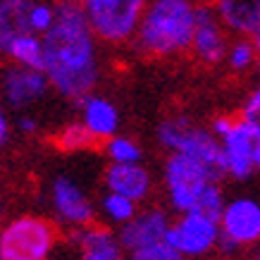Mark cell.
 Segmentation results:
<instances>
[{"label": "cell", "instance_id": "1", "mask_svg": "<svg viewBox=\"0 0 260 260\" xmlns=\"http://www.w3.org/2000/svg\"><path fill=\"white\" fill-rule=\"evenodd\" d=\"M41 70L57 98L74 103L98 86L103 77L101 41L77 0H55V19L41 34Z\"/></svg>", "mask_w": 260, "mask_h": 260}, {"label": "cell", "instance_id": "2", "mask_svg": "<svg viewBox=\"0 0 260 260\" xmlns=\"http://www.w3.org/2000/svg\"><path fill=\"white\" fill-rule=\"evenodd\" d=\"M198 0H146L132 46L146 57H177L189 53Z\"/></svg>", "mask_w": 260, "mask_h": 260}, {"label": "cell", "instance_id": "3", "mask_svg": "<svg viewBox=\"0 0 260 260\" xmlns=\"http://www.w3.org/2000/svg\"><path fill=\"white\" fill-rule=\"evenodd\" d=\"M222 179L224 177L217 170L184 153H167V160L162 165L165 196L177 215L186 210H205L210 215H220L224 203Z\"/></svg>", "mask_w": 260, "mask_h": 260}, {"label": "cell", "instance_id": "4", "mask_svg": "<svg viewBox=\"0 0 260 260\" xmlns=\"http://www.w3.org/2000/svg\"><path fill=\"white\" fill-rule=\"evenodd\" d=\"M170 213L160 205H146L117 229L122 251L134 260H181L179 253L167 241Z\"/></svg>", "mask_w": 260, "mask_h": 260}, {"label": "cell", "instance_id": "5", "mask_svg": "<svg viewBox=\"0 0 260 260\" xmlns=\"http://www.w3.org/2000/svg\"><path fill=\"white\" fill-rule=\"evenodd\" d=\"M57 224L43 215L0 222V260H46L57 246Z\"/></svg>", "mask_w": 260, "mask_h": 260}, {"label": "cell", "instance_id": "6", "mask_svg": "<svg viewBox=\"0 0 260 260\" xmlns=\"http://www.w3.org/2000/svg\"><path fill=\"white\" fill-rule=\"evenodd\" d=\"M220 141L222 177L246 184L258 174L260 167V122L234 117L232 126L217 139Z\"/></svg>", "mask_w": 260, "mask_h": 260}, {"label": "cell", "instance_id": "7", "mask_svg": "<svg viewBox=\"0 0 260 260\" xmlns=\"http://www.w3.org/2000/svg\"><path fill=\"white\" fill-rule=\"evenodd\" d=\"M95 39L105 46H126L136 31L146 0H77Z\"/></svg>", "mask_w": 260, "mask_h": 260}, {"label": "cell", "instance_id": "8", "mask_svg": "<svg viewBox=\"0 0 260 260\" xmlns=\"http://www.w3.org/2000/svg\"><path fill=\"white\" fill-rule=\"evenodd\" d=\"M155 139H158L160 148H165L167 153H184L222 174L220 141L215 139V134L208 126L193 124L186 115H172V117L160 119Z\"/></svg>", "mask_w": 260, "mask_h": 260}, {"label": "cell", "instance_id": "9", "mask_svg": "<svg viewBox=\"0 0 260 260\" xmlns=\"http://www.w3.org/2000/svg\"><path fill=\"white\" fill-rule=\"evenodd\" d=\"M50 220L57 227L77 229L95 220V201L86 184L72 172H57L48 184Z\"/></svg>", "mask_w": 260, "mask_h": 260}, {"label": "cell", "instance_id": "10", "mask_svg": "<svg viewBox=\"0 0 260 260\" xmlns=\"http://www.w3.org/2000/svg\"><path fill=\"white\" fill-rule=\"evenodd\" d=\"M220 224V244L217 251L234 255L251 248L260 241V203L253 196H237L222 203L217 215Z\"/></svg>", "mask_w": 260, "mask_h": 260}, {"label": "cell", "instance_id": "11", "mask_svg": "<svg viewBox=\"0 0 260 260\" xmlns=\"http://www.w3.org/2000/svg\"><path fill=\"white\" fill-rule=\"evenodd\" d=\"M167 241L179 253V258H205L217 251L220 224L217 215L205 210H186L170 222Z\"/></svg>", "mask_w": 260, "mask_h": 260}, {"label": "cell", "instance_id": "12", "mask_svg": "<svg viewBox=\"0 0 260 260\" xmlns=\"http://www.w3.org/2000/svg\"><path fill=\"white\" fill-rule=\"evenodd\" d=\"M50 93V84L41 67H26L17 62L0 67V101L10 112L36 110Z\"/></svg>", "mask_w": 260, "mask_h": 260}, {"label": "cell", "instance_id": "13", "mask_svg": "<svg viewBox=\"0 0 260 260\" xmlns=\"http://www.w3.org/2000/svg\"><path fill=\"white\" fill-rule=\"evenodd\" d=\"M229 43V31L224 29L222 19L215 12L213 3L198 0L196 19H193V31H191L189 53L201 64L217 67L224 62V50Z\"/></svg>", "mask_w": 260, "mask_h": 260}, {"label": "cell", "instance_id": "14", "mask_svg": "<svg viewBox=\"0 0 260 260\" xmlns=\"http://www.w3.org/2000/svg\"><path fill=\"white\" fill-rule=\"evenodd\" d=\"M77 122L88 132V136L95 143H103L110 139L112 134L119 132V110L110 95L98 93V91H88L81 98H77Z\"/></svg>", "mask_w": 260, "mask_h": 260}, {"label": "cell", "instance_id": "15", "mask_svg": "<svg viewBox=\"0 0 260 260\" xmlns=\"http://www.w3.org/2000/svg\"><path fill=\"white\" fill-rule=\"evenodd\" d=\"M70 246L84 260H119L124 255L117 229L95 220L84 227L70 229Z\"/></svg>", "mask_w": 260, "mask_h": 260}, {"label": "cell", "instance_id": "16", "mask_svg": "<svg viewBox=\"0 0 260 260\" xmlns=\"http://www.w3.org/2000/svg\"><path fill=\"white\" fill-rule=\"evenodd\" d=\"M103 184L141 205L153 193V172L143 162H110L103 172Z\"/></svg>", "mask_w": 260, "mask_h": 260}, {"label": "cell", "instance_id": "17", "mask_svg": "<svg viewBox=\"0 0 260 260\" xmlns=\"http://www.w3.org/2000/svg\"><path fill=\"white\" fill-rule=\"evenodd\" d=\"M213 8L229 34L258 39L260 0H213Z\"/></svg>", "mask_w": 260, "mask_h": 260}, {"label": "cell", "instance_id": "18", "mask_svg": "<svg viewBox=\"0 0 260 260\" xmlns=\"http://www.w3.org/2000/svg\"><path fill=\"white\" fill-rule=\"evenodd\" d=\"M136 210H139V203H136V201H132V198H126L110 189H105L101 196H98V201H95V217H98L103 224L115 227V229H119L124 222L132 220L136 215Z\"/></svg>", "mask_w": 260, "mask_h": 260}, {"label": "cell", "instance_id": "19", "mask_svg": "<svg viewBox=\"0 0 260 260\" xmlns=\"http://www.w3.org/2000/svg\"><path fill=\"white\" fill-rule=\"evenodd\" d=\"M0 57L8 62L26 64V67H41L43 62V43L41 36L34 31H19L0 48Z\"/></svg>", "mask_w": 260, "mask_h": 260}, {"label": "cell", "instance_id": "20", "mask_svg": "<svg viewBox=\"0 0 260 260\" xmlns=\"http://www.w3.org/2000/svg\"><path fill=\"white\" fill-rule=\"evenodd\" d=\"M255 62H258V39H251V36L229 39L222 64H227L229 70L237 72V74H244V72H251Z\"/></svg>", "mask_w": 260, "mask_h": 260}, {"label": "cell", "instance_id": "21", "mask_svg": "<svg viewBox=\"0 0 260 260\" xmlns=\"http://www.w3.org/2000/svg\"><path fill=\"white\" fill-rule=\"evenodd\" d=\"M103 153L110 162H143V146L134 136L126 134H112L110 139L103 141Z\"/></svg>", "mask_w": 260, "mask_h": 260}, {"label": "cell", "instance_id": "22", "mask_svg": "<svg viewBox=\"0 0 260 260\" xmlns=\"http://www.w3.org/2000/svg\"><path fill=\"white\" fill-rule=\"evenodd\" d=\"M53 141H55V146L60 150H64V153H81V150H88L95 146V141L88 136V132L77 119L60 126L57 134L53 136Z\"/></svg>", "mask_w": 260, "mask_h": 260}, {"label": "cell", "instance_id": "23", "mask_svg": "<svg viewBox=\"0 0 260 260\" xmlns=\"http://www.w3.org/2000/svg\"><path fill=\"white\" fill-rule=\"evenodd\" d=\"M55 19V0H26L24 5V22L34 34H43Z\"/></svg>", "mask_w": 260, "mask_h": 260}, {"label": "cell", "instance_id": "24", "mask_svg": "<svg viewBox=\"0 0 260 260\" xmlns=\"http://www.w3.org/2000/svg\"><path fill=\"white\" fill-rule=\"evenodd\" d=\"M12 126H15V134L36 136L41 132V117L36 115V110L12 112Z\"/></svg>", "mask_w": 260, "mask_h": 260}, {"label": "cell", "instance_id": "25", "mask_svg": "<svg viewBox=\"0 0 260 260\" xmlns=\"http://www.w3.org/2000/svg\"><path fill=\"white\" fill-rule=\"evenodd\" d=\"M239 117L244 119H251V122H260V88H251L248 95L244 98L241 103V115Z\"/></svg>", "mask_w": 260, "mask_h": 260}, {"label": "cell", "instance_id": "26", "mask_svg": "<svg viewBox=\"0 0 260 260\" xmlns=\"http://www.w3.org/2000/svg\"><path fill=\"white\" fill-rule=\"evenodd\" d=\"M15 126H12V112L5 108V103L0 101V150H5L12 143Z\"/></svg>", "mask_w": 260, "mask_h": 260}, {"label": "cell", "instance_id": "27", "mask_svg": "<svg viewBox=\"0 0 260 260\" xmlns=\"http://www.w3.org/2000/svg\"><path fill=\"white\" fill-rule=\"evenodd\" d=\"M232 122H234V117H229V115H217V117L210 122V126H208V129L215 134V139H220L229 126H232Z\"/></svg>", "mask_w": 260, "mask_h": 260}, {"label": "cell", "instance_id": "28", "mask_svg": "<svg viewBox=\"0 0 260 260\" xmlns=\"http://www.w3.org/2000/svg\"><path fill=\"white\" fill-rule=\"evenodd\" d=\"M3 215H5V198L0 193V222H3Z\"/></svg>", "mask_w": 260, "mask_h": 260}, {"label": "cell", "instance_id": "29", "mask_svg": "<svg viewBox=\"0 0 260 260\" xmlns=\"http://www.w3.org/2000/svg\"><path fill=\"white\" fill-rule=\"evenodd\" d=\"M0 3H3V0H0Z\"/></svg>", "mask_w": 260, "mask_h": 260}]
</instances>
